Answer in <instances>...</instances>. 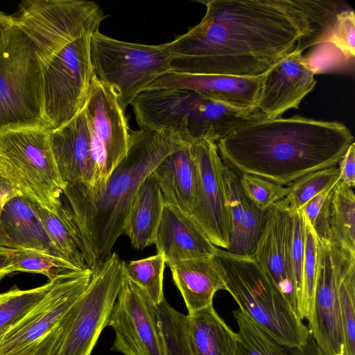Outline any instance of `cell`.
I'll return each instance as SVG.
<instances>
[{
	"label": "cell",
	"mask_w": 355,
	"mask_h": 355,
	"mask_svg": "<svg viewBox=\"0 0 355 355\" xmlns=\"http://www.w3.org/2000/svg\"><path fill=\"white\" fill-rule=\"evenodd\" d=\"M32 205L57 255L79 269L87 268L79 248L69 209L62 205L52 211L33 201Z\"/></svg>",
	"instance_id": "obj_29"
},
{
	"label": "cell",
	"mask_w": 355,
	"mask_h": 355,
	"mask_svg": "<svg viewBox=\"0 0 355 355\" xmlns=\"http://www.w3.org/2000/svg\"><path fill=\"white\" fill-rule=\"evenodd\" d=\"M191 146L198 169V187L191 216L213 245L227 250L231 225L223 176L225 164L216 142L202 139Z\"/></svg>",
	"instance_id": "obj_14"
},
{
	"label": "cell",
	"mask_w": 355,
	"mask_h": 355,
	"mask_svg": "<svg viewBox=\"0 0 355 355\" xmlns=\"http://www.w3.org/2000/svg\"><path fill=\"white\" fill-rule=\"evenodd\" d=\"M338 292L345 354L355 355V252L341 248Z\"/></svg>",
	"instance_id": "obj_30"
},
{
	"label": "cell",
	"mask_w": 355,
	"mask_h": 355,
	"mask_svg": "<svg viewBox=\"0 0 355 355\" xmlns=\"http://www.w3.org/2000/svg\"><path fill=\"white\" fill-rule=\"evenodd\" d=\"M317 266L318 236L311 225L304 216V250L302 266V285L297 313L298 316L302 320L306 319L308 321L311 318L313 306Z\"/></svg>",
	"instance_id": "obj_35"
},
{
	"label": "cell",
	"mask_w": 355,
	"mask_h": 355,
	"mask_svg": "<svg viewBox=\"0 0 355 355\" xmlns=\"http://www.w3.org/2000/svg\"><path fill=\"white\" fill-rule=\"evenodd\" d=\"M340 180L349 187L355 186V144L352 143L339 161Z\"/></svg>",
	"instance_id": "obj_40"
},
{
	"label": "cell",
	"mask_w": 355,
	"mask_h": 355,
	"mask_svg": "<svg viewBox=\"0 0 355 355\" xmlns=\"http://www.w3.org/2000/svg\"><path fill=\"white\" fill-rule=\"evenodd\" d=\"M182 144L168 132L130 130L127 153L105 184H66L63 194L70 207L80 250L90 270L99 268L112 254L144 180Z\"/></svg>",
	"instance_id": "obj_3"
},
{
	"label": "cell",
	"mask_w": 355,
	"mask_h": 355,
	"mask_svg": "<svg viewBox=\"0 0 355 355\" xmlns=\"http://www.w3.org/2000/svg\"><path fill=\"white\" fill-rule=\"evenodd\" d=\"M0 245L10 249H34L58 257L32 200L21 195L11 198L1 209Z\"/></svg>",
	"instance_id": "obj_24"
},
{
	"label": "cell",
	"mask_w": 355,
	"mask_h": 355,
	"mask_svg": "<svg viewBox=\"0 0 355 355\" xmlns=\"http://www.w3.org/2000/svg\"><path fill=\"white\" fill-rule=\"evenodd\" d=\"M107 17L86 0H26L19 4L17 26L33 44L40 67L73 40L98 31Z\"/></svg>",
	"instance_id": "obj_10"
},
{
	"label": "cell",
	"mask_w": 355,
	"mask_h": 355,
	"mask_svg": "<svg viewBox=\"0 0 355 355\" xmlns=\"http://www.w3.org/2000/svg\"><path fill=\"white\" fill-rule=\"evenodd\" d=\"M323 44H331L347 62L355 55V15L347 7L337 15L336 20Z\"/></svg>",
	"instance_id": "obj_39"
},
{
	"label": "cell",
	"mask_w": 355,
	"mask_h": 355,
	"mask_svg": "<svg viewBox=\"0 0 355 355\" xmlns=\"http://www.w3.org/2000/svg\"><path fill=\"white\" fill-rule=\"evenodd\" d=\"M56 278L35 288L8 291L0 302V329L10 327L26 316L51 290Z\"/></svg>",
	"instance_id": "obj_37"
},
{
	"label": "cell",
	"mask_w": 355,
	"mask_h": 355,
	"mask_svg": "<svg viewBox=\"0 0 355 355\" xmlns=\"http://www.w3.org/2000/svg\"><path fill=\"white\" fill-rule=\"evenodd\" d=\"M141 130L168 132L184 144L217 142L249 121L266 118L258 110L241 111L185 89H152L130 104Z\"/></svg>",
	"instance_id": "obj_4"
},
{
	"label": "cell",
	"mask_w": 355,
	"mask_h": 355,
	"mask_svg": "<svg viewBox=\"0 0 355 355\" xmlns=\"http://www.w3.org/2000/svg\"><path fill=\"white\" fill-rule=\"evenodd\" d=\"M193 355H236L238 334L219 316L213 304L187 314Z\"/></svg>",
	"instance_id": "obj_28"
},
{
	"label": "cell",
	"mask_w": 355,
	"mask_h": 355,
	"mask_svg": "<svg viewBox=\"0 0 355 355\" xmlns=\"http://www.w3.org/2000/svg\"><path fill=\"white\" fill-rule=\"evenodd\" d=\"M3 205H0V213H1V209H2V207H3Z\"/></svg>",
	"instance_id": "obj_48"
},
{
	"label": "cell",
	"mask_w": 355,
	"mask_h": 355,
	"mask_svg": "<svg viewBox=\"0 0 355 355\" xmlns=\"http://www.w3.org/2000/svg\"><path fill=\"white\" fill-rule=\"evenodd\" d=\"M339 181L337 166L309 173L287 185L286 195L276 204L289 212L297 211L319 193L334 188Z\"/></svg>",
	"instance_id": "obj_31"
},
{
	"label": "cell",
	"mask_w": 355,
	"mask_h": 355,
	"mask_svg": "<svg viewBox=\"0 0 355 355\" xmlns=\"http://www.w3.org/2000/svg\"><path fill=\"white\" fill-rule=\"evenodd\" d=\"M17 24L15 17L0 10V36Z\"/></svg>",
	"instance_id": "obj_45"
},
{
	"label": "cell",
	"mask_w": 355,
	"mask_h": 355,
	"mask_svg": "<svg viewBox=\"0 0 355 355\" xmlns=\"http://www.w3.org/2000/svg\"><path fill=\"white\" fill-rule=\"evenodd\" d=\"M225 290L240 309L283 346L298 349L309 331L253 255L240 256L217 248L213 256Z\"/></svg>",
	"instance_id": "obj_5"
},
{
	"label": "cell",
	"mask_w": 355,
	"mask_h": 355,
	"mask_svg": "<svg viewBox=\"0 0 355 355\" xmlns=\"http://www.w3.org/2000/svg\"><path fill=\"white\" fill-rule=\"evenodd\" d=\"M165 261L159 253L136 261L124 262L125 275L139 287L143 289L155 304L165 298L163 292Z\"/></svg>",
	"instance_id": "obj_34"
},
{
	"label": "cell",
	"mask_w": 355,
	"mask_h": 355,
	"mask_svg": "<svg viewBox=\"0 0 355 355\" xmlns=\"http://www.w3.org/2000/svg\"><path fill=\"white\" fill-rule=\"evenodd\" d=\"M83 111L99 175L98 184L92 187H100L105 184L127 153L130 135L128 121L114 92L96 75Z\"/></svg>",
	"instance_id": "obj_12"
},
{
	"label": "cell",
	"mask_w": 355,
	"mask_h": 355,
	"mask_svg": "<svg viewBox=\"0 0 355 355\" xmlns=\"http://www.w3.org/2000/svg\"><path fill=\"white\" fill-rule=\"evenodd\" d=\"M81 270L65 260L34 249H12V272L39 273L49 281L64 272Z\"/></svg>",
	"instance_id": "obj_36"
},
{
	"label": "cell",
	"mask_w": 355,
	"mask_h": 355,
	"mask_svg": "<svg viewBox=\"0 0 355 355\" xmlns=\"http://www.w3.org/2000/svg\"><path fill=\"white\" fill-rule=\"evenodd\" d=\"M56 335L57 324L41 338L37 348L31 355H49Z\"/></svg>",
	"instance_id": "obj_41"
},
{
	"label": "cell",
	"mask_w": 355,
	"mask_h": 355,
	"mask_svg": "<svg viewBox=\"0 0 355 355\" xmlns=\"http://www.w3.org/2000/svg\"><path fill=\"white\" fill-rule=\"evenodd\" d=\"M49 138L58 170L66 184L74 182L89 186L98 184V172L83 110L67 123L50 130Z\"/></svg>",
	"instance_id": "obj_20"
},
{
	"label": "cell",
	"mask_w": 355,
	"mask_h": 355,
	"mask_svg": "<svg viewBox=\"0 0 355 355\" xmlns=\"http://www.w3.org/2000/svg\"><path fill=\"white\" fill-rule=\"evenodd\" d=\"M90 36L73 40L40 67L43 121L49 130L67 123L85 106L95 76L89 53Z\"/></svg>",
	"instance_id": "obj_11"
},
{
	"label": "cell",
	"mask_w": 355,
	"mask_h": 355,
	"mask_svg": "<svg viewBox=\"0 0 355 355\" xmlns=\"http://www.w3.org/2000/svg\"><path fill=\"white\" fill-rule=\"evenodd\" d=\"M157 324L166 355H193L189 342L187 318L164 299L156 304Z\"/></svg>",
	"instance_id": "obj_33"
},
{
	"label": "cell",
	"mask_w": 355,
	"mask_h": 355,
	"mask_svg": "<svg viewBox=\"0 0 355 355\" xmlns=\"http://www.w3.org/2000/svg\"><path fill=\"white\" fill-rule=\"evenodd\" d=\"M8 295V292L0 294V302L2 300H3L7 297Z\"/></svg>",
	"instance_id": "obj_47"
},
{
	"label": "cell",
	"mask_w": 355,
	"mask_h": 355,
	"mask_svg": "<svg viewBox=\"0 0 355 355\" xmlns=\"http://www.w3.org/2000/svg\"><path fill=\"white\" fill-rule=\"evenodd\" d=\"M291 352L292 355H324L318 348L310 332L306 343L298 349H292Z\"/></svg>",
	"instance_id": "obj_43"
},
{
	"label": "cell",
	"mask_w": 355,
	"mask_h": 355,
	"mask_svg": "<svg viewBox=\"0 0 355 355\" xmlns=\"http://www.w3.org/2000/svg\"><path fill=\"white\" fill-rule=\"evenodd\" d=\"M20 195L0 174V205H4L13 197Z\"/></svg>",
	"instance_id": "obj_44"
},
{
	"label": "cell",
	"mask_w": 355,
	"mask_h": 355,
	"mask_svg": "<svg viewBox=\"0 0 355 355\" xmlns=\"http://www.w3.org/2000/svg\"><path fill=\"white\" fill-rule=\"evenodd\" d=\"M156 304L124 273L107 326L115 333L112 349L123 355H166Z\"/></svg>",
	"instance_id": "obj_13"
},
{
	"label": "cell",
	"mask_w": 355,
	"mask_h": 355,
	"mask_svg": "<svg viewBox=\"0 0 355 355\" xmlns=\"http://www.w3.org/2000/svg\"><path fill=\"white\" fill-rule=\"evenodd\" d=\"M315 74L302 53L293 49L262 76L257 110L268 119H276L298 109L316 85Z\"/></svg>",
	"instance_id": "obj_17"
},
{
	"label": "cell",
	"mask_w": 355,
	"mask_h": 355,
	"mask_svg": "<svg viewBox=\"0 0 355 355\" xmlns=\"http://www.w3.org/2000/svg\"><path fill=\"white\" fill-rule=\"evenodd\" d=\"M201 21L167 42L172 72L257 77L322 36L336 19V1L204 0Z\"/></svg>",
	"instance_id": "obj_1"
},
{
	"label": "cell",
	"mask_w": 355,
	"mask_h": 355,
	"mask_svg": "<svg viewBox=\"0 0 355 355\" xmlns=\"http://www.w3.org/2000/svg\"><path fill=\"white\" fill-rule=\"evenodd\" d=\"M239 181L246 196L263 211L283 199L288 191L287 187L254 175L239 174Z\"/></svg>",
	"instance_id": "obj_38"
},
{
	"label": "cell",
	"mask_w": 355,
	"mask_h": 355,
	"mask_svg": "<svg viewBox=\"0 0 355 355\" xmlns=\"http://www.w3.org/2000/svg\"><path fill=\"white\" fill-rule=\"evenodd\" d=\"M154 244L168 266L212 257L217 250L191 215L166 203L164 204Z\"/></svg>",
	"instance_id": "obj_21"
},
{
	"label": "cell",
	"mask_w": 355,
	"mask_h": 355,
	"mask_svg": "<svg viewBox=\"0 0 355 355\" xmlns=\"http://www.w3.org/2000/svg\"><path fill=\"white\" fill-rule=\"evenodd\" d=\"M292 355V354H291Z\"/></svg>",
	"instance_id": "obj_49"
},
{
	"label": "cell",
	"mask_w": 355,
	"mask_h": 355,
	"mask_svg": "<svg viewBox=\"0 0 355 355\" xmlns=\"http://www.w3.org/2000/svg\"><path fill=\"white\" fill-rule=\"evenodd\" d=\"M89 53L96 76L114 92L125 112L149 85L172 72L167 43L125 42L98 31L90 36Z\"/></svg>",
	"instance_id": "obj_7"
},
{
	"label": "cell",
	"mask_w": 355,
	"mask_h": 355,
	"mask_svg": "<svg viewBox=\"0 0 355 355\" xmlns=\"http://www.w3.org/2000/svg\"><path fill=\"white\" fill-rule=\"evenodd\" d=\"M341 248L318 239L316 283L309 331L324 355H344L338 292Z\"/></svg>",
	"instance_id": "obj_16"
},
{
	"label": "cell",
	"mask_w": 355,
	"mask_h": 355,
	"mask_svg": "<svg viewBox=\"0 0 355 355\" xmlns=\"http://www.w3.org/2000/svg\"><path fill=\"white\" fill-rule=\"evenodd\" d=\"M232 313L239 327L236 355H290L245 312Z\"/></svg>",
	"instance_id": "obj_32"
},
{
	"label": "cell",
	"mask_w": 355,
	"mask_h": 355,
	"mask_svg": "<svg viewBox=\"0 0 355 355\" xmlns=\"http://www.w3.org/2000/svg\"><path fill=\"white\" fill-rule=\"evenodd\" d=\"M352 143L354 136L341 123L296 115L249 121L216 144L223 162L239 174L284 186L336 166Z\"/></svg>",
	"instance_id": "obj_2"
},
{
	"label": "cell",
	"mask_w": 355,
	"mask_h": 355,
	"mask_svg": "<svg viewBox=\"0 0 355 355\" xmlns=\"http://www.w3.org/2000/svg\"><path fill=\"white\" fill-rule=\"evenodd\" d=\"M262 76L238 77L218 74H191L171 72L161 76L145 90L185 89L241 111L257 110Z\"/></svg>",
	"instance_id": "obj_19"
},
{
	"label": "cell",
	"mask_w": 355,
	"mask_h": 355,
	"mask_svg": "<svg viewBox=\"0 0 355 355\" xmlns=\"http://www.w3.org/2000/svg\"><path fill=\"white\" fill-rule=\"evenodd\" d=\"M318 239L355 252V196L340 180L311 225Z\"/></svg>",
	"instance_id": "obj_25"
},
{
	"label": "cell",
	"mask_w": 355,
	"mask_h": 355,
	"mask_svg": "<svg viewBox=\"0 0 355 355\" xmlns=\"http://www.w3.org/2000/svg\"><path fill=\"white\" fill-rule=\"evenodd\" d=\"M10 327L0 329V339L3 336V334L9 329Z\"/></svg>",
	"instance_id": "obj_46"
},
{
	"label": "cell",
	"mask_w": 355,
	"mask_h": 355,
	"mask_svg": "<svg viewBox=\"0 0 355 355\" xmlns=\"http://www.w3.org/2000/svg\"><path fill=\"white\" fill-rule=\"evenodd\" d=\"M164 204L157 182L150 173L137 190L124 227L135 249L143 250L154 243Z\"/></svg>",
	"instance_id": "obj_27"
},
{
	"label": "cell",
	"mask_w": 355,
	"mask_h": 355,
	"mask_svg": "<svg viewBox=\"0 0 355 355\" xmlns=\"http://www.w3.org/2000/svg\"><path fill=\"white\" fill-rule=\"evenodd\" d=\"M12 273V249L0 245V280Z\"/></svg>",
	"instance_id": "obj_42"
},
{
	"label": "cell",
	"mask_w": 355,
	"mask_h": 355,
	"mask_svg": "<svg viewBox=\"0 0 355 355\" xmlns=\"http://www.w3.org/2000/svg\"><path fill=\"white\" fill-rule=\"evenodd\" d=\"M124 261L113 252L92 271L88 286L57 324L49 355H91L107 322L124 275Z\"/></svg>",
	"instance_id": "obj_8"
},
{
	"label": "cell",
	"mask_w": 355,
	"mask_h": 355,
	"mask_svg": "<svg viewBox=\"0 0 355 355\" xmlns=\"http://www.w3.org/2000/svg\"><path fill=\"white\" fill-rule=\"evenodd\" d=\"M291 232L292 213L275 204L266 211L253 257L298 315L297 296L291 267Z\"/></svg>",
	"instance_id": "obj_18"
},
{
	"label": "cell",
	"mask_w": 355,
	"mask_h": 355,
	"mask_svg": "<svg viewBox=\"0 0 355 355\" xmlns=\"http://www.w3.org/2000/svg\"><path fill=\"white\" fill-rule=\"evenodd\" d=\"M223 176L231 225L229 246L226 251L240 256L253 255L266 211L260 210L246 196L240 184L239 174L225 164Z\"/></svg>",
	"instance_id": "obj_22"
},
{
	"label": "cell",
	"mask_w": 355,
	"mask_h": 355,
	"mask_svg": "<svg viewBox=\"0 0 355 355\" xmlns=\"http://www.w3.org/2000/svg\"><path fill=\"white\" fill-rule=\"evenodd\" d=\"M169 267L188 314L212 305L215 293L225 290L213 256L183 261Z\"/></svg>",
	"instance_id": "obj_26"
},
{
	"label": "cell",
	"mask_w": 355,
	"mask_h": 355,
	"mask_svg": "<svg viewBox=\"0 0 355 355\" xmlns=\"http://www.w3.org/2000/svg\"><path fill=\"white\" fill-rule=\"evenodd\" d=\"M151 173L164 202L191 215L198 187V169L192 146L183 143L167 155Z\"/></svg>",
	"instance_id": "obj_23"
},
{
	"label": "cell",
	"mask_w": 355,
	"mask_h": 355,
	"mask_svg": "<svg viewBox=\"0 0 355 355\" xmlns=\"http://www.w3.org/2000/svg\"><path fill=\"white\" fill-rule=\"evenodd\" d=\"M92 274L86 268L58 275L44 298L1 338L0 355L13 354L49 332L84 293Z\"/></svg>",
	"instance_id": "obj_15"
},
{
	"label": "cell",
	"mask_w": 355,
	"mask_h": 355,
	"mask_svg": "<svg viewBox=\"0 0 355 355\" xmlns=\"http://www.w3.org/2000/svg\"><path fill=\"white\" fill-rule=\"evenodd\" d=\"M44 124L42 72L34 47L17 24L0 36V130Z\"/></svg>",
	"instance_id": "obj_9"
},
{
	"label": "cell",
	"mask_w": 355,
	"mask_h": 355,
	"mask_svg": "<svg viewBox=\"0 0 355 355\" xmlns=\"http://www.w3.org/2000/svg\"><path fill=\"white\" fill-rule=\"evenodd\" d=\"M44 124L14 125L0 130V174L21 196L55 211L62 205L66 184L52 153Z\"/></svg>",
	"instance_id": "obj_6"
}]
</instances>
